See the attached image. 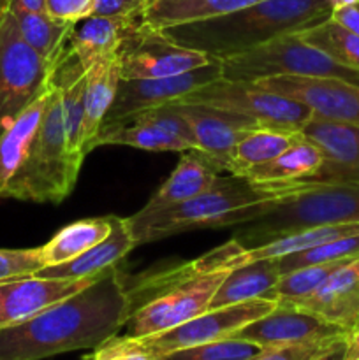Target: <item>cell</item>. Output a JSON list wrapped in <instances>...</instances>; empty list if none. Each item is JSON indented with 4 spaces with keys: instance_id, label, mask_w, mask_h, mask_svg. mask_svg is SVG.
I'll list each match as a JSON object with an SVG mask.
<instances>
[{
    "instance_id": "obj_1",
    "label": "cell",
    "mask_w": 359,
    "mask_h": 360,
    "mask_svg": "<svg viewBox=\"0 0 359 360\" xmlns=\"http://www.w3.org/2000/svg\"><path fill=\"white\" fill-rule=\"evenodd\" d=\"M130 311L125 281L118 266H111L77 294L25 322L0 329V360H44L97 350L118 336Z\"/></svg>"
},
{
    "instance_id": "obj_2",
    "label": "cell",
    "mask_w": 359,
    "mask_h": 360,
    "mask_svg": "<svg viewBox=\"0 0 359 360\" xmlns=\"http://www.w3.org/2000/svg\"><path fill=\"white\" fill-rule=\"evenodd\" d=\"M243 246L234 239L192 262L143 278L129 290L127 338H146L175 329L210 308L215 292L234 267L241 266Z\"/></svg>"
},
{
    "instance_id": "obj_3",
    "label": "cell",
    "mask_w": 359,
    "mask_h": 360,
    "mask_svg": "<svg viewBox=\"0 0 359 360\" xmlns=\"http://www.w3.org/2000/svg\"><path fill=\"white\" fill-rule=\"evenodd\" d=\"M334 0H260L225 16L165 28L178 44L217 60L239 55L331 18Z\"/></svg>"
},
{
    "instance_id": "obj_4",
    "label": "cell",
    "mask_w": 359,
    "mask_h": 360,
    "mask_svg": "<svg viewBox=\"0 0 359 360\" xmlns=\"http://www.w3.org/2000/svg\"><path fill=\"white\" fill-rule=\"evenodd\" d=\"M284 185H256L241 176H218L210 190L165 210L129 217L137 246L201 229L245 225L270 213L282 200Z\"/></svg>"
},
{
    "instance_id": "obj_5",
    "label": "cell",
    "mask_w": 359,
    "mask_h": 360,
    "mask_svg": "<svg viewBox=\"0 0 359 360\" xmlns=\"http://www.w3.org/2000/svg\"><path fill=\"white\" fill-rule=\"evenodd\" d=\"M280 202L257 220L245 224L234 241L245 250L317 225L359 224V181H310L284 185Z\"/></svg>"
},
{
    "instance_id": "obj_6",
    "label": "cell",
    "mask_w": 359,
    "mask_h": 360,
    "mask_svg": "<svg viewBox=\"0 0 359 360\" xmlns=\"http://www.w3.org/2000/svg\"><path fill=\"white\" fill-rule=\"evenodd\" d=\"M81 169L70 162L63 129L62 90L49 83L48 104L27 160L2 197L60 204L70 195Z\"/></svg>"
},
{
    "instance_id": "obj_7",
    "label": "cell",
    "mask_w": 359,
    "mask_h": 360,
    "mask_svg": "<svg viewBox=\"0 0 359 360\" xmlns=\"http://www.w3.org/2000/svg\"><path fill=\"white\" fill-rule=\"evenodd\" d=\"M222 79L256 83L275 76L336 77L359 84V70L345 67L303 41L298 34H287L220 60Z\"/></svg>"
},
{
    "instance_id": "obj_8",
    "label": "cell",
    "mask_w": 359,
    "mask_h": 360,
    "mask_svg": "<svg viewBox=\"0 0 359 360\" xmlns=\"http://www.w3.org/2000/svg\"><path fill=\"white\" fill-rule=\"evenodd\" d=\"M51 63L25 42L16 18L7 11L0 23V136L49 88Z\"/></svg>"
},
{
    "instance_id": "obj_9",
    "label": "cell",
    "mask_w": 359,
    "mask_h": 360,
    "mask_svg": "<svg viewBox=\"0 0 359 360\" xmlns=\"http://www.w3.org/2000/svg\"><path fill=\"white\" fill-rule=\"evenodd\" d=\"M277 304L278 302L273 299H252V301L239 302V304L206 309L201 315L194 316L185 323H180L178 327L165 330V333L146 338L115 336L113 341L122 347L164 357L171 352L234 336L239 329L252 323L253 320L273 311Z\"/></svg>"
},
{
    "instance_id": "obj_10",
    "label": "cell",
    "mask_w": 359,
    "mask_h": 360,
    "mask_svg": "<svg viewBox=\"0 0 359 360\" xmlns=\"http://www.w3.org/2000/svg\"><path fill=\"white\" fill-rule=\"evenodd\" d=\"M116 62L120 79H155L189 72L220 60L178 44L164 30L143 23L139 16L127 30L116 51Z\"/></svg>"
},
{
    "instance_id": "obj_11",
    "label": "cell",
    "mask_w": 359,
    "mask_h": 360,
    "mask_svg": "<svg viewBox=\"0 0 359 360\" xmlns=\"http://www.w3.org/2000/svg\"><path fill=\"white\" fill-rule=\"evenodd\" d=\"M176 102L210 105V108L238 112L256 120L260 127H271L289 132H301L303 127L312 118V111L308 108L284 95L264 90L256 83L227 81L222 77L197 88L196 91Z\"/></svg>"
},
{
    "instance_id": "obj_12",
    "label": "cell",
    "mask_w": 359,
    "mask_h": 360,
    "mask_svg": "<svg viewBox=\"0 0 359 360\" xmlns=\"http://www.w3.org/2000/svg\"><path fill=\"white\" fill-rule=\"evenodd\" d=\"M109 144L153 153H185L196 150V141L189 123L169 104L101 127L94 150Z\"/></svg>"
},
{
    "instance_id": "obj_13",
    "label": "cell",
    "mask_w": 359,
    "mask_h": 360,
    "mask_svg": "<svg viewBox=\"0 0 359 360\" xmlns=\"http://www.w3.org/2000/svg\"><path fill=\"white\" fill-rule=\"evenodd\" d=\"M220 77L222 65L220 62H215L176 76L155 77V79H120L116 97L102 122V127L111 125L137 112L180 101L185 95L196 91L197 88L213 83Z\"/></svg>"
},
{
    "instance_id": "obj_14",
    "label": "cell",
    "mask_w": 359,
    "mask_h": 360,
    "mask_svg": "<svg viewBox=\"0 0 359 360\" xmlns=\"http://www.w3.org/2000/svg\"><path fill=\"white\" fill-rule=\"evenodd\" d=\"M256 84L299 102L320 118L359 125V84L355 83L336 77L275 76Z\"/></svg>"
},
{
    "instance_id": "obj_15",
    "label": "cell",
    "mask_w": 359,
    "mask_h": 360,
    "mask_svg": "<svg viewBox=\"0 0 359 360\" xmlns=\"http://www.w3.org/2000/svg\"><path fill=\"white\" fill-rule=\"evenodd\" d=\"M351 334L344 327L327 322L305 309L277 304L273 311L253 320L252 323L239 329L234 336L252 341L263 348H282L340 340Z\"/></svg>"
},
{
    "instance_id": "obj_16",
    "label": "cell",
    "mask_w": 359,
    "mask_h": 360,
    "mask_svg": "<svg viewBox=\"0 0 359 360\" xmlns=\"http://www.w3.org/2000/svg\"><path fill=\"white\" fill-rule=\"evenodd\" d=\"M189 123L196 141V150L211 160L220 172L227 171L229 155L248 130L260 127L256 120L238 112L210 108L201 104H183L171 102Z\"/></svg>"
},
{
    "instance_id": "obj_17",
    "label": "cell",
    "mask_w": 359,
    "mask_h": 360,
    "mask_svg": "<svg viewBox=\"0 0 359 360\" xmlns=\"http://www.w3.org/2000/svg\"><path fill=\"white\" fill-rule=\"evenodd\" d=\"M322 151L324 162L306 181H359V125L312 115L301 130Z\"/></svg>"
},
{
    "instance_id": "obj_18",
    "label": "cell",
    "mask_w": 359,
    "mask_h": 360,
    "mask_svg": "<svg viewBox=\"0 0 359 360\" xmlns=\"http://www.w3.org/2000/svg\"><path fill=\"white\" fill-rule=\"evenodd\" d=\"M97 276L81 280H56L34 274L0 283V329L25 322L37 313L51 308L56 302L77 294L92 281L97 280Z\"/></svg>"
},
{
    "instance_id": "obj_19",
    "label": "cell",
    "mask_w": 359,
    "mask_h": 360,
    "mask_svg": "<svg viewBox=\"0 0 359 360\" xmlns=\"http://www.w3.org/2000/svg\"><path fill=\"white\" fill-rule=\"evenodd\" d=\"M287 306L305 309L354 333L359 326V257L338 267L315 294Z\"/></svg>"
},
{
    "instance_id": "obj_20",
    "label": "cell",
    "mask_w": 359,
    "mask_h": 360,
    "mask_svg": "<svg viewBox=\"0 0 359 360\" xmlns=\"http://www.w3.org/2000/svg\"><path fill=\"white\" fill-rule=\"evenodd\" d=\"M109 217H111V232L101 243L69 262L42 267L39 273H35V276L81 280V278L97 276L99 273L111 266H118L120 260L125 259L136 248L137 243L127 218L115 217V214H109Z\"/></svg>"
},
{
    "instance_id": "obj_21",
    "label": "cell",
    "mask_w": 359,
    "mask_h": 360,
    "mask_svg": "<svg viewBox=\"0 0 359 360\" xmlns=\"http://www.w3.org/2000/svg\"><path fill=\"white\" fill-rule=\"evenodd\" d=\"M137 18L84 16L73 25L65 53L87 72L101 60L115 56Z\"/></svg>"
},
{
    "instance_id": "obj_22",
    "label": "cell",
    "mask_w": 359,
    "mask_h": 360,
    "mask_svg": "<svg viewBox=\"0 0 359 360\" xmlns=\"http://www.w3.org/2000/svg\"><path fill=\"white\" fill-rule=\"evenodd\" d=\"M218 176H220V171L201 151H185L180 157L178 165L171 172V176L141 207L139 213H151V211L165 210V207L185 202V200L210 190Z\"/></svg>"
},
{
    "instance_id": "obj_23",
    "label": "cell",
    "mask_w": 359,
    "mask_h": 360,
    "mask_svg": "<svg viewBox=\"0 0 359 360\" xmlns=\"http://www.w3.org/2000/svg\"><path fill=\"white\" fill-rule=\"evenodd\" d=\"M282 278L277 259H260L234 267L215 292L210 308L239 304L252 299H271L273 288Z\"/></svg>"
},
{
    "instance_id": "obj_24",
    "label": "cell",
    "mask_w": 359,
    "mask_h": 360,
    "mask_svg": "<svg viewBox=\"0 0 359 360\" xmlns=\"http://www.w3.org/2000/svg\"><path fill=\"white\" fill-rule=\"evenodd\" d=\"M322 162L324 155L319 146L301 136L273 160L252 167L241 178L256 185H296L312 178Z\"/></svg>"
},
{
    "instance_id": "obj_25",
    "label": "cell",
    "mask_w": 359,
    "mask_h": 360,
    "mask_svg": "<svg viewBox=\"0 0 359 360\" xmlns=\"http://www.w3.org/2000/svg\"><path fill=\"white\" fill-rule=\"evenodd\" d=\"M257 2L260 0H148L141 13V21L158 30H165L225 16Z\"/></svg>"
},
{
    "instance_id": "obj_26",
    "label": "cell",
    "mask_w": 359,
    "mask_h": 360,
    "mask_svg": "<svg viewBox=\"0 0 359 360\" xmlns=\"http://www.w3.org/2000/svg\"><path fill=\"white\" fill-rule=\"evenodd\" d=\"M120 84V69L116 55L101 60L87 70V90H84V120H83V155L94 150V143L101 130L102 122L111 108Z\"/></svg>"
},
{
    "instance_id": "obj_27",
    "label": "cell",
    "mask_w": 359,
    "mask_h": 360,
    "mask_svg": "<svg viewBox=\"0 0 359 360\" xmlns=\"http://www.w3.org/2000/svg\"><path fill=\"white\" fill-rule=\"evenodd\" d=\"M48 95L49 88L34 104L28 105L0 136V197L4 195L11 179L20 171L30 153L35 134L42 122L46 104H48Z\"/></svg>"
},
{
    "instance_id": "obj_28",
    "label": "cell",
    "mask_w": 359,
    "mask_h": 360,
    "mask_svg": "<svg viewBox=\"0 0 359 360\" xmlns=\"http://www.w3.org/2000/svg\"><path fill=\"white\" fill-rule=\"evenodd\" d=\"M299 137H301V132H289V130L271 129V127H257V129L248 130L232 148L225 172L243 176L252 167L273 160L282 151L292 146Z\"/></svg>"
},
{
    "instance_id": "obj_29",
    "label": "cell",
    "mask_w": 359,
    "mask_h": 360,
    "mask_svg": "<svg viewBox=\"0 0 359 360\" xmlns=\"http://www.w3.org/2000/svg\"><path fill=\"white\" fill-rule=\"evenodd\" d=\"M109 232H111V217L87 218L65 225L44 246H41L44 267L60 266L76 259L92 246L101 243Z\"/></svg>"
},
{
    "instance_id": "obj_30",
    "label": "cell",
    "mask_w": 359,
    "mask_h": 360,
    "mask_svg": "<svg viewBox=\"0 0 359 360\" xmlns=\"http://www.w3.org/2000/svg\"><path fill=\"white\" fill-rule=\"evenodd\" d=\"M352 236H359V224L317 225V227L301 229V231L282 236V238L266 243V245L257 246V248L243 250L241 264L260 259H280V257L291 255V253L310 250L313 246L334 241V239L352 238Z\"/></svg>"
},
{
    "instance_id": "obj_31",
    "label": "cell",
    "mask_w": 359,
    "mask_h": 360,
    "mask_svg": "<svg viewBox=\"0 0 359 360\" xmlns=\"http://www.w3.org/2000/svg\"><path fill=\"white\" fill-rule=\"evenodd\" d=\"M14 14V13H13ZM18 28L21 37L25 39L32 49L39 53L42 58L48 60L51 67L58 62L67 49L70 28L74 23L49 16L46 11L42 13H16Z\"/></svg>"
},
{
    "instance_id": "obj_32",
    "label": "cell",
    "mask_w": 359,
    "mask_h": 360,
    "mask_svg": "<svg viewBox=\"0 0 359 360\" xmlns=\"http://www.w3.org/2000/svg\"><path fill=\"white\" fill-rule=\"evenodd\" d=\"M296 34L341 65L359 70V35L334 21L333 18H327L322 23Z\"/></svg>"
},
{
    "instance_id": "obj_33",
    "label": "cell",
    "mask_w": 359,
    "mask_h": 360,
    "mask_svg": "<svg viewBox=\"0 0 359 360\" xmlns=\"http://www.w3.org/2000/svg\"><path fill=\"white\" fill-rule=\"evenodd\" d=\"M53 84V83H51ZM62 90V112L63 129H65L67 153L70 162L81 169L84 160L83 155V120H84V90H87V72L56 84Z\"/></svg>"
},
{
    "instance_id": "obj_34",
    "label": "cell",
    "mask_w": 359,
    "mask_h": 360,
    "mask_svg": "<svg viewBox=\"0 0 359 360\" xmlns=\"http://www.w3.org/2000/svg\"><path fill=\"white\" fill-rule=\"evenodd\" d=\"M347 262H351V260H340V262L299 267V269L291 271V273L282 274L277 287L273 288L271 299L277 301L278 304H296V302L303 301V299L315 294V292L322 287L324 281H326L338 267L345 266Z\"/></svg>"
},
{
    "instance_id": "obj_35",
    "label": "cell",
    "mask_w": 359,
    "mask_h": 360,
    "mask_svg": "<svg viewBox=\"0 0 359 360\" xmlns=\"http://www.w3.org/2000/svg\"><path fill=\"white\" fill-rule=\"evenodd\" d=\"M359 257V236L352 238L334 239V241L324 243V245L313 246L310 250L291 253L277 259L278 267L282 274H287L291 271L299 269L306 266H317V264L340 262V260H352Z\"/></svg>"
},
{
    "instance_id": "obj_36",
    "label": "cell",
    "mask_w": 359,
    "mask_h": 360,
    "mask_svg": "<svg viewBox=\"0 0 359 360\" xmlns=\"http://www.w3.org/2000/svg\"><path fill=\"white\" fill-rule=\"evenodd\" d=\"M264 348L241 338H224L164 355V360H252Z\"/></svg>"
},
{
    "instance_id": "obj_37",
    "label": "cell",
    "mask_w": 359,
    "mask_h": 360,
    "mask_svg": "<svg viewBox=\"0 0 359 360\" xmlns=\"http://www.w3.org/2000/svg\"><path fill=\"white\" fill-rule=\"evenodd\" d=\"M44 267L41 248H0V283L34 276Z\"/></svg>"
},
{
    "instance_id": "obj_38",
    "label": "cell",
    "mask_w": 359,
    "mask_h": 360,
    "mask_svg": "<svg viewBox=\"0 0 359 360\" xmlns=\"http://www.w3.org/2000/svg\"><path fill=\"white\" fill-rule=\"evenodd\" d=\"M340 340H344V338H340ZM340 340L319 341V343H308V345H294V347L264 348V350L252 360H312L315 359L317 355L324 354L327 348H331Z\"/></svg>"
},
{
    "instance_id": "obj_39",
    "label": "cell",
    "mask_w": 359,
    "mask_h": 360,
    "mask_svg": "<svg viewBox=\"0 0 359 360\" xmlns=\"http://www.w3.org/2000/svg\"><path fill=\"white\" fill-rule=\"evenodd\" d=\"M148 0H94L88 16L139 18Z\"/></svg>"
},
{
    "instance_id": "obj_40",
    "label": "cell",
    "mask_w": 359,
    "mask_h": 360,
    "mask_svg": "<svg viewBox=\"0 0 359 360\" xmlns=\"http://www.w3.org/2000/svg\"><path fill=\"white\" fill-rule=\"evenodd\" d=\"M94 0H46V13L56 20L76 23L88 16Z\"/></svg>"
},
{
    "instance_id": "obj_41",
    "label": "cell",
    "mask_w": 359,
    "mask_h": 360,
    "mask_svg": "<svg viewBox=\"0 0 359 360\" xmlns=\"http://www.w3.org/2000/svg\"><path fill=\"white\" fill-rule=\"evenodd\" d=\"M90 360H164V359L157 357V355L146 354V352L122 347V345L115 343L111 338V340L106 341L102 347H99L97 350H94V354L90 355Z\"/></svg>"
},
{
    "instance_id": "obj_42",
    "label": "cell",
    "mask_w": 359,
    "mask_h": 360,
    "mask_svg": "<svg viewBox=\"0 0 359 360\" xmlns=\"http://www.w3.org/2000/svg\"><path fill=\"white\" fill-rule=\"evenodd\" d=\"M331 18L359 35V0L354 4H348V6L336 7L333 14H331Z\"/></svg>"
},
{
    "instance_id": "obj_43",
    "label": "cell",
    "mask_w": 359,
    "mask_h": 360,
    "mask_svg": "<svg viewBox=\"0 0 359 360\" xmlns=\"http://www.w3.org/2000/svg\"><path fill=\"white\" fill-rule=\"evenodd\" d=\"M11 13H42L46 11V0H9Z\"/></svg>"
},
{
    "instance_id": "obj_44",
    "label": "cell",
    "mask_w": 359,
    "mask_h": 360,
    "mask_svg": "<svg viewBox=\"0 0 359 360\" xmlns=\"http://www.w3.org/2000/svg\"><path fill=\"white\" fill-rule=\"evenodd\" d=\"M347 341L348 338H344V340L334 343L331 348H327L324 354L317 355V357L312 360H345V354H347Z\"/></svg>"
},
{
    "instance_id": "obj_45",
    "label": "cell",
    "mask_w": 359,
    "mask_h": 360,
    "mask_svg": "<svg viewBox=\"0 0 359 360\" xmlns=\"http://www.w3.org/2000/svg\"><path fill=\"white\" fill-rule=\"evenodd\" d=\"M359 359V329L348 336L347 341V354H345V360H355Z\"/></svg>"
},
{
    "instance_id": "obj_46",
    "label": "cell",
    "mask_w": 359,
    "mask_h": 360,
    "mask_svg": "<svg viewBox=\"0 0 359 360\" xmlns=\"http://www.w3.org/2000/svg\"><path fill=\"white\" fill-rule=\"evenodd\" d=\"M7 11H9V0H0V23H2Z\"/></svg>"
},
{
    "instance_id": "obj_47",
    "label": "cell",
    "mask_w": 359,
    "mask_h": 360,
    "mask_svg": "<svg viewBox=\"0 0 359 360\" xmlns=\"http://www.w3.org/2000/svg\"><path fill=\"white\" fill-rule=\"evenodd\" d=\"M358 329H359V326H358Z\"/></svg>"
},
{
    "instance_id": "obj_48",
    "label": "cell",
    "mask_w": 359,
    "mask_h": 360,
    "mask_svg": "<svg viewBox=\"0 0 359 360\" xmlns=\"http://www.w3.org/2000/svg\"><path fill=\"white\" fill-rule=\"evenodd\" d=\"M355 360H359V359H355Z\"/></svg>"
}]
</instances>
